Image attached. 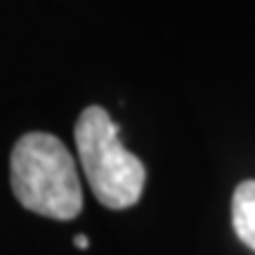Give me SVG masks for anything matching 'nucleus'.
Segmentation results:
<instances>
[{"label": "nucleus", "mask_w": 255, "mask_h": 255, "mask_svg": "<svg viewBox=\"0 0 255 255\" xmlns=\"http://www.w3.org/2000/svg\"><path fill=\"white\" fill-rule=\"evenodd\" d=\"M232 225L237 237L255 251V180H246L232 196Z\"/></svg>", "instance_id": "3"}, {"label": "nucleus", "mask_w": 255, "mask_h": 255, "mask_svg": "<svg viewBox=\"0 0 255 255\" xmlns=\"http://www.w3.org/2000/svg\"><path fill=\"white\" fill-rule=\"evenodd\" d=\"M9 182L17 201L31 213L73 220L83 208L78 168L59 137L26 132L9 156Z\"/></svg>", "instance_id": "1"}, {"label": "nucleus", "mask_w": 255, "mask_h": 255, "mask_svg": "<svg viewBox=\"0 0 255 255\" xmlns=\"http://www.w3.org/2000/svg\"><path fill=\"white\" fill-rule=\"evenodd\" d=\"M73 244H76V248H81V251H88L90 248V239L85 237V234H78V237L73 239Z\"/></svg>", "instance_id": "4"}, {"label": "nucleus", "mask_w": 255, "mask_h": 255, "mask_svg": "<svg viewBox=\"0 0 255 255\" xmlns=\"http://www.w3.org/2000/svg\"><path fill=\"white\" fill-rule=\"evenodd\" d=\"M119 126L102 107H88L76 121V151L92 194L102 206L126 210L135 206L146 182L144 163L121 144Z\"/></svg>", "instance_id": "2"}]
</instances>
